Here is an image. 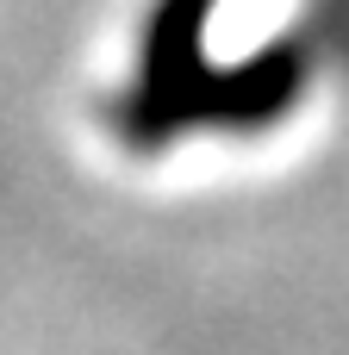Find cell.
<instances>
[{
	"label": "cell",
	"mask_w": 349,
	"mask_h": 355,
	"mask_svg": "<svg viewBox=\"0 0 349 355\" xmlns=\"http://www.w3.org/2000/svg\"><path fill=\"white\" fill-rule=\"evenodd\" d=\"M306 75H312V56L300 37H281L237 69H206L175 112V137L181 131H262L300 100Z\"/></svg>",
	"instance_id": "7a4b0ae2"
},
{
	"label": "cell",
	"mask_w": 349,
	"mask_h": 355,
	"mask_svg": "<svg viewBox=\"0 0 349 355\" xmlns=\"http://www.w3.org/2000/svg\"><path fill=\"white\" fill-rule=\"evenodd\" d=\"M219 0H156L137 37V75L119 100V131L131 144H169L187 87L206 75V25Z\"/></svg>",
	"instance_id": "6da1fadb"
}]
</instances>
